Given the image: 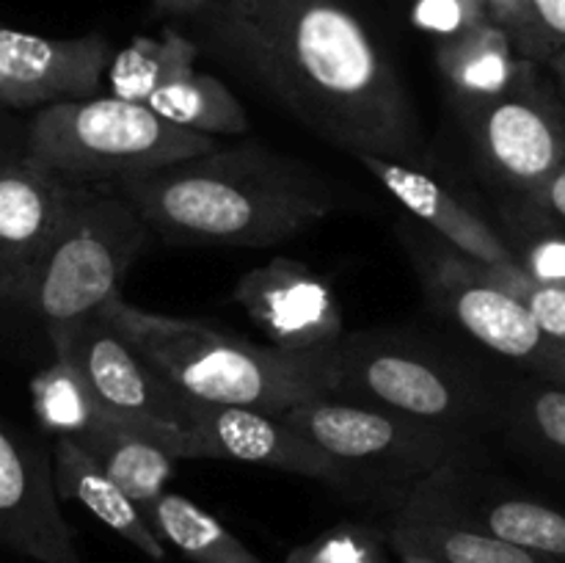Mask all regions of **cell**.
<instances>
[{
    "instance_id": "obj_35",
    "label": "cell",
    "mask_w": 565,
    "mask_h": 563,
    "mask_svg": "<svg viewBox=\"0 0 565 563\" xmlns=\"http://www.w3.org/2000/svg\"><path fill=\"white\" fill-rule=\"evenodd\" d=\"M207 3L210 0H152L158 14L182 17V20H193V17H196Z\"/></svg>"
},
{
    "instance_id": "obj_36",
    "label": "cell",
    "mask_w": 565,
    "mask_h": 563,
    "mask_svg": "<svg viewBox=\"0 0 565 563\" xmlns=\"http://www.w3.org/2000/svg\"><path fill=\"white\" fill-rule=\"evenodd\" d=\"M535 370H539L546 381H552V384L565 386V346L552 348V351L546 353L544 362H541Z\"/></svg>"
},
{
    "instance_id": "obj_28",
    "label": "cell",
    "mask_w": 565,
    "mask_h": 563,
    "mask_svg": "<svg viewBox=\"0 0 565 563\" xmlns=\"http://www.w3.org/2000/svg\"><path fill=\"white\" fill-rule=\"evenodd\" d=\"M491 282L502 287L505 293L516 296L533 315L535 326L552 346H565V287L563 285H541L530 279L519 263L513 265H486Z\"/></svg>"
},
{
    "instance_id": "obj_21",
    "label": "cell",
    "mask_w": 565,
    "mask_h": 563,
    "mask_svg": "<svg viewBox=\"0 0 565 563\" xmlns=\"http://www.w3.org/2000/svg\"><path fill=\"white\" fill-rule=\"evenodd\" d=\"M392 550H412L441 563H561L555 557L522 550L463 524L423 517L401 508L386 528Z\"/></svg>"
},
{
    "instance_id": "obj_27",
    "label": "cell",
    "mask_w": 565,
    "mask_h": 563,
    "mask_svg": "<svg viewBox=\"0 0 565 563\" xmlns=\"http://www.w3.org/2000/svg\"><path fill=\"white\" fill-rule=\"evenodd\" d=\"M386 530L367 522H340L290 550L285 563H392Z\"/></svg>"
},
{
    "instance_id": "obj_13",
    "label": "cell",
    "mask_w": 565,
    "mask_h": 563,
    "mask_svg": "<svg viewBox=\"0 0 565 563\" xmlns=\"http://www.w3.org/2000/svg\"><path fill=\"white\" fill-rule=\"evenodd\" d=\"M0 546L33 563H83L53 484V453L0 417Z\"/></svg>"
},
{
    "instance_id": "obj_33",
    "label": "cell",
    "mask_w": 565,
    "mask_h": 563,
    "mask_svg": "<svg viewBox=\"0 0 565 563\" xmlns=\"http://www.w3.org/2000/svg\"><path fill=\"white\" fill-rule=\"evenodd\" d=\"M530 193H533L535 202H539L552 219L565 224V163L557 166V169Z\"/></svg>"
},
{
    "instance_id": "obj_9",
    "label": "cell",
    "mask_w": 565,
    "mask_h": 563,
    "mask_svg": "<svg viewBox=\"0 0 565 563\" xmlns=\"http://www.w3.org/2000/svg\"><path fill=\"white\" fill-rule=\"evenodd\" d=\"M417 268L428 301L489 351L539 368L555 348L527 307L491 282L486 263L447 246L434 248L428 257L417 254Z\"/></svg>"
},
{
    "instance_id": "obj_5",
    "label": "cell",
    "mask_w": 565,
    "mask_h": 563,
    "mask_svg": "<svg viewBox=\"0 0 565 563\" xmlns=\"http://www.w3.org/2000/svg\"><path fill=\"white\" fill-rule=\"evenodd\" d=\"M331 395L390 408L419 423L478 442L502 425V403L452 353L397 331H353L334 351Z\"/></svg>"
},
{
    "instance_id": "obj_10",
    "label": "cell",
    "mask_w": 565,
    "mask_h": 563,
    "mask_svg": "<svg viewBox=\"0 0 565 563\" xmlns=\"http://www.w3.org/2000/svg\"><path fill=\"white\" fill-rule=\"evenodd\" d=\"M180 406L185 417L182 458L257 464V467L320 480L345 495V475L340 464L307 436L290 428L279 414L207 403L185 395H180Z\"/></svg>"
},
{
    "instance_id": "obj_20",
    "label": "cell",
    "mask_w": 565,
    "mask_h": 563,
    "mask_svg": "<svg viewBox=\"0 0 565 563\" xmlns=\"http://www.w3.org/2000/svg\"><path fill=\"white\" fill-rule=\"evenodd\" d=\"M436 64L458 99L500 97L511 92L522 75L511 39L494 22H480L469 31L441 39Z\"/></svg>"
},
{
    "instance_id": "obj_6",
    "label": "cell",
    "mask_w": 565,
    "mask_h": 563,
    "mask_svg": "<svg viewBox=\"0 0 565 563\" xmlns=\"http://www.w3.org/2000/svg\"><path fill=\"white\" fill-rule=\"evenodd\" d=\"M279 417L340 464L345 497L390 517L428 475L447 464L475 461L478 453V442L334 395L298 403Z\"/></svg>"
},
{
    "instance_id": "obj_30",
    "label": "cell",
    "mask_w": 565,
    "mask_h": 563,
    "mask_svg": "<svg viewBox=\"0 0 565 563\" xmlns=\"http://www.w3.org/2000/svg\"><path fill=\"white\" fill-rule=\"evenodd\" d=\"M412 20L417 28L441 39L491 22L483 0H414Z\"/></svg>"
},
{
    "instance_id": "obj_24",
    "label": "cell",
    "mask_w": 565,
    "mask_h": 563,
    "mask_svg": "<svg viewBox=\"0 0 565 563\" xmlns=\"http://www.w3.org/2000/svg\"><path fill=\"white\" fill-rule=\"evenodd\" d=\"M143 517L163 544L193 563H263L213 513L177 491H163Z\"/></svg>"
},
{
    "instance_id": "obj_23",
    "label": "cell",
    "mask_w": 565,
    "mask_h": 563,
    "mask_svg": "<svg viewBox=\"0 0 565 563\" xmlns=\"http://www.w3.org/2000/svg\"><path fill=\"white\" fill-rule=\"evenodd\" d=\"M502 425L524 456L565 480V386L535 381L513 390L502 403Z\"/></svg>"
},
{
    "instance_id": "obj_29",
    "label": "cell",
    "mask_w": 565,
    "mask_h": 563,
    "mask_svg": "<svg viewBox=\"0 0 565 563\" xmlns=\"http://www.w3.org/2000/svg\"><path fill=\"white\" fill-rule=\"evenodd\" d=\"M513 47L527 55L565 53V0H524L516 25L508 31Z\"/></svg>"
},
{
    "instance_id": "obj_19",
    "label": "cell",
    "mask_w": 565,
    "mask_h": 563,
    "mask_svg": "<svg viewBox=\"0 0 565 563\" xmlns=\"http://www.w3.org/2000/svg\"><path fill=\"white\" fill-rule=\"evenodd\" d=\"M81 445L103 467V472L141 508V513L163 491H169L166 486L174 478L177 456L158 436L105 417L97 431L81 439Z\"/></svg>"
},
{
    "instance_id": "obj_4",
    "label": "cell",
    "mask_w": 565,
    "mask_h": 563,
    "mask_svg": "<svg viewBox=\"0 0 565 563\" xmlns=\"http://www.w3.org/2000/svg\"><path fill=\"white\" fill-rule=\"evenodd\" d=\"M149 243V226L114 185H77L75 199L36 259L0 290V307L44 326L70 323L119 296Z\"/></svg>"
},
{
    "instance_id": "obj_37",
    "label": "cell",
    "mask_w": 565,
    "mask_h": 563,
    "mask_svg": "<svg viewBox=\"0 0 565 563\" xmlns=\"http://www.w3.org/2000/svg\"><path fill=\"white\" fill-rule=\"evenodd\" d=\"M397 555V563H441L434 561V557L423 555V552H412V550H392Z\"/></svg>"
},
{
    "instance_id": "obj_17",
    "label": "cell",
    "mask_w": 565,
    "mask_h": 563,
    "mask_svg": "<svg viewBox=\"0 0 565 563\" xmlns=\"http://www.w3.org/2000/svg\"><path fill=\"white\" fill-rule=\"evenodd\" d=\"M75 191L28 158L0 174V290L42 254Z\"/></svg>"
},
{
    "instance_id": "obj_25",
    "label": "cell",
    "mask_w": 565,
    "mask_h": 563,
    "mask_svg": "<svg viewBox=\"0 0 565 563\" xmlns=\"http://www.w3.org/2000/svg\"><path fill=\"white\" fill-rule=\"evenodd\" d=\"M199 47L193 39L182 36L180 31L166 28L163 36H136L125 50L110 55V64L105 70L110 97L127 99V103L147 105L149 94L169 81L174 72L185 66H196Z\"/></svg>"
},
{
    "instance_id": "obj_16",
    "label": "cell",
    "mask_w": 565,
    "mask_h": 563,
    "mask_svg": "<svg viewBox=\"0 0 565 563\" xmlns=\"http://www.w3.org/2000/svg\"><path fill=\"white\" fill-rule=\"evenodd\" d=\"M359 163L428 230L445 237L450 248L469 259L486 265H513L516 254L511 252L505 237L494 230L486 219H480L469 204H463L456 193L447 191L441 182L425 174L419 166L403 163L392 158H375V155H359Z\"/></svg>"
},
{
    "instance_id": "obj_3",
    "label": "cell",
    "mask_w": 565,
    "mask_h": 563,
    "mask_svg": "<svg viewBox=\"0 0 565 563\" xmlns=\"http://www.w3.org/2000/svg\"><path fill=\"white\" fill-rule=\"evenodd\" d=\"M132 351L185 397L281 414L298 403L331 395L334 353L298 357L204 320L147 312L114 296L97 309Z\"/></svg>"
},
{
    "instance_id": "obj_1",
    "label": "cell",
    "mask_w": 565,
    "mask_h": 563,
    "mask_svg": "<svg viewBox=\"0 0 565 563\" xmlns=\"http://www.w3.org/2000/svg\"><path fill=\"white\" fill-rule=\"evenodd\" d=\"M191 22L199 50L320 141L353 158H423L414 97L348 0H210Z\"/></svg>"
},
{
    "instance_id": "obj_11",
    "label": "cell",
    "mask_w": 565,
    "mask_h": 563,
    "mask_svg": "<svg viewBox=\"0 0 565 563\" xmlns=\"http://www.w3.org/2000/svg\"><path fill=\"white\" fill-rule=\"evenodd\" d=\"M406 511L463 524L565 563V511L535 497L508 495L475 475V461L436 469L412 491Z\"/></svg>"
},
{
    "instance_id": "obj_22",
    "label": "cell",
    "mask_w": 565,
    "mask_h": 563,
    "mask_svg": "<svg viewBox=\"0 0 565 563\" xmlns=\"http://www.w3.org/2000/svg\"><path fill=\"white\" fill-rule=\"evenodd\" d=\"M147 108L160 119L202 136H243L248 130V116L235 94L196 66H185L160 83L149 94Z\"/></svg>"
},
{
    "instance_id": "obj_8",
    "label": "cell",
    "mask_w": 565,
    "mask_h": 563,
    "mask_svg": "<svg viewBox=\"0 0 565 563\" xmlns=\"http://www.w3.org/2000/svg\"><path fill=\"white\" fill-rule=\"evenodd\" d=\"M44 331L55 357L70 359L81 370L94 401L108 417L158 436L182 461L185 417L180 395L103 315L88 312L70 323L44 326Z\"/></svg>"
},
{
    "instance_id": "obj_2",
    "label": "cell",
    "mask_w": 565,
    "mask_h": 563,
    "mask_svg": "<svg viewBox=\"0 0 565 563\" xmlns=\"http://www.w3.org/2000/svg\"><path fill=\"white\" fill-rule=\"evenodd\" d=\"M149 232L174 246L268 248L329 219L342 193L315 166L263 144L215 147L116 182Z\"/></svg>"
},
{
    "instance_id": "obj_18",
    "label": "cell",
    "mask_w": 565,
    "mask_h": 563,
    "mask_svg": "<svg viewBox=\"0 0 565 563\" xmlns=\"http://www.w3.org/2000/svg\"><path fill=\"white\" fill-rule=\"evenodd\" d=\"M53 484L58 500H72L92 511L105 528L136 546L152 561H166V544L158 539L141 508L103 472L86 447L70 436H55L53 442Z\"/></svg>"
},
{
    "instance_id": "obj_31",
    "label": "cell",
    "mask_w": 565,
    "mask_h": 563,
    "mask_svg": "<svg viewBox=\"0 0 565 563\" xmlns=\"http://www.w3.org/2000/svg\"><path fill=\"white\" fill-rule=\"evenodd\" d=\"M516 254V263L522 265L530 279L541 285H563L565 287V237L561 235H533Z\"/></svg>"
},
{
    "instance_id": "obj_15",
    "label": "cell",
    "mask_w": 565,
    "mask_h": 563,
    "mask_svg": "<svg viewBox=\"0 0 565 563\" xmlns=\"http://www.w3.org/2000/svg\"><path fill=\"white\" fill-rule=\"evenodd\" d=\"M486 163L513 185L533 191L565 163V130L552 110L513 86L491 99H458Z\"/></svg>"
},
{
    "instance_id": "obj_32",
    "label": "cell",
    "mask_w": 565,
    "mask_h": 563,
    "mask_svg": "<svg viewBox=\"0 0 565 563\" xmlns=\"http://www.w3.org/2000/svg\"><path fill=\"white\" fill-rule=\"evenodd\" d=\"M25 160V121L11 110H0V174Z\"/></svg>"
},
{
    "instance_id": "obj_14",
    "label": "cell",
    "mask_w": 565,
    "mask_h": 563,
    "mask_svg": "<svg viewBox=\"0 0 565 563\" xmlns=\"http://www.w3.org/2000/svg\"><path fill=\"white\" fill-rule=\"evenodd\" d=\"M110 55L99 33L50 39L0 28V110L97 97Z\"/></svg>"
},
{
    "instance_id": "obj_7",
    "label": "cell",
    "mask_w": 565,
    "mask_h": 563,
    "mask_svg": "<svg viewBox=\"0 0 565 563\" xmlns=\"http://www.w3.org/2000/svg\"><path fill=\"white\" fill-rule=\"evenodd\" d=\"M215 147L213 136L110 94L50 103L25 121V158L66 185H116Z\"/></svg>"
},
{
    "instance_id": "obj_34",
    "label": "cell",
    "mask_w": 565,
    "mask_h": 563,
    "mask_svg": "<svg viewBox=\"0 0 565 563\" xmlns=\"http://www.w3.org/2000/svg\"><path fill=\"white\" fill-rule=\"evenodd\" d=\"M483 6L489 20L508 33L516 25L519 14H522L524 9V0H483Z\"/></svg>"
},
{
    "instance_id": "obj_12",
    "label": "cell",
    "mask_w": 565,
    "mask_h": 563,
    "mask_svg": "<svg viewBox=\"0 0 565 563\" xmlns=\"http://www.w3.org/2000/svg\"><path fill=\"white\" fill-rule=\"evenodd\" d=\"M235 301L270 346L287 353H334L345 337L329 279L301 259L274 257L243 274L235 285Z\"/></svg>"
},
{
    "instance_id": "obj_38",
    "label": "cell",
    "mask_w": 565,
    "mask_h": 563,
    "mask_svg": "<svg viewBox=\"0 0 565 563\" xmlns=\"http://www.w3.org/2000/svg\"><path fill=\"white\" fill-rule=\"evenodd\" d=\"M557 70H561V77H563V83H565V53L557 55Z\"/></svg>"
},
{
    "instance_id": "obj_26",
    "label": "cell",
    "mask_w": 565,
    "mask_h": 563,
    "mask_svg": "<svg viewBox=\"0 0 565 563\" xmlns=\"http://www.w3.org/2000/svg\"><path fill=\"white\" fill-rule=\"evenodd\" d=\"M31 406L44 434L70 436L77 442L86 439L108 417L94 401L81 370L70 359L55 357V353L53 362L42 373L33 375Z\"/></svg>"
}]
</instances>
